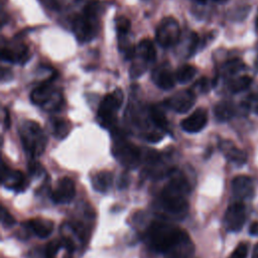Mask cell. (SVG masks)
<instances>
[{
	"mask_svg": "<svg viewBox=\"0 0 258 258\" xmlns=\"http://www.w3.org/2000/svg\"><path fill=\"white\" fill-rule=\"evenodd\" d=\"M115 26H116V30L118 32V35L119 36H124V35H127L130 32L131 23H130V20L127 17L119 16V17L116 18Z\"/></svg>",
	"mask_w": 258,
	"mask_h": 258,
	"instance_id": "484cf974",
	"label": "cell"
},
{
	"mask_svg": "<svg viewBox=\"0 0 258 258\" xmlns=\"http://www.w3.org/2000/svg\"><path fill=\"white\" fill-rule=\"evenodd\" d=\"M50 125L52 129V134L57 139H63L70 133L71 124L69 121L62 118H52L50 120Z\"/></svg>",
	"mask_w": 258,
	"mask_h": 258,
	"instance_id": "7402d4cb",
	"label": "cell"
},
{
	"mask_svg": "<svg viewBox=\"0 0 258 258\" xmlns=\"http://www.w3.org/2000/svg\"><path fill=\"white\" fill-rule=\"evenodd\" d=\"M76 195L75 182L70 177H61L51 192V199L57 204L70 203Z\"/></svg>",
	"mask_w": 258,
	"mask_h": 258,
	"instance_id": "5bb4252c",
	"label": "cell"
},
{
	"mask_svg": "<svg viewBox=\"0 0 258 258\" xmlns=\"http://www.w3.org/2000/svg\"><path fill=\"white\" fill-rule=\"evenodd\" d=\"M252 258H258V244H256L253 248L252 252Z\"/></svg>",
	"mask_w": 258,
	"mask_h": 258,
	"instance_id": "8d00e7d4",
	"label": "cell"
},
{
	"mask_svg": "<svg viewBox=\"0 0 258 258\" xmlns=\"http://www.w3.org/2000/svg\"><path fill=\"white\" fill-rule=\"evenodd\" d=\"M101 12V3L93 0L87 3L82 12L75 17L73 31L79 42L86 43L96 37L100 28Z\"/></svg>",
	"mask_w": 258,
	"mask_h": 258,
	"instance_id": "3957f363",
	"label": "cell"
},
{
	"mask_svg": "<svg viewBox=\"0 0 258 258\" xmlns=\"http://www.w3.org/2000/svg\"><path fill=\"white\" fill-rule=\"evenodd\" d=\"M208 123V113L204 108H198L188 117L183 119L180 126L183 131L198 133L203 130Z\"/></svg>",
	"mask_w": 258,
	"mask_h": 258,
	"instance_id": "9a60e30c",
	"label": "cell"
},
{
	"mask_svg": "<svg viewBox=\"0 0 258 258\" xmlns=\"http://www.w3.org/2000/svg\"><path fill=\"white\" fill-rule=\"evenodd\" d=\"M214 113H215L216 118L219 121L225 122L233 117L234 107L232 106V104H230L228 102H221L216 105V107L214 109Z\"/></svg>",
	"mask_w": 258,
	"mask_h": 258,
	"instance_id": "603a6c76",
	"label": "cell"
},
{
	"mask_svg": "<svg viewBox=\"0 0 258 258\" xmlns=\"http://www.w3.org/2000/svg\"><path fill=\"white\" fill-rule=\"evenodd\" d=\"M246 220L245 206L241 202L230 205L224 216V224L227 230L231 232L240 231Z\"/></svg>",
	"mask_w": 258,
	"mask_h": 258,
	"instance_id": "30bf717a",
	"label": "cell"
},
{
	"mask_svg": "<svg viewBox=\"0 0 258 258\" xmlns=\"http://www.w3.org/2000/svg\"><path fill=\"white\" fill-rule=\"evenodd\" d=\"M30 57V51L24 43H12L7 46H3L1 49V58L10 62L24 63Z\"/></svg>",
	"mask_w": 258,
	"mask_h": 258,
	"instance_id": "7c38bea8",
	"label": "cell"
},
{
	"mask_svg": "<svg viewBox=\"0 0 258 258\" xmlns=\"http://www.w3.org/2000/svg\"><path fill=\"white\" fill-rule=\"evenodd\" d=\"M1 223L5 227H12L16 223L14 217L8 212L5 207L1 208Z\"/></svg>",
	"mask_w": 258,
	"mask_h": 258,
	"instance_id": "83f0119b",
	"label": "cell"
},
{
	"mask_svg": "<svg viewBox=\"0 0 258 258\" xmlns=\"http://www.w3.org/2000/svg\"><path fill=\"white\" fill-rule=\"evenodd\" d=\"M26 226L39 238L44 239L47 238L52 230H53V224L49 220H44V219H32L29 220L26 224Z\"/></svg>",
	"mask_w": 258,
	"mask_h": 258,
	"instance_id": "d6986e66",
	"label": "cell"
},
{
	"mask_svg": "<svg viewBox=\"0 0 258 258\" xmlns=\"http://www.w3.org/2000/svg\"><path fill=\"white\" fill-rule=\"evenodd\" d=\"M214 1H216V2H218V3H224V2H226L227 0H214Z\"/></svg>",
	"mask_w": 258,
	"mask_h": 258,
	"instance_id": "f35d334b",
	"label": "cell"
},
{
	"mask_svg": "<svg viewBox=\"0 0 258 258\" xmlns=\"http://www.w3.org/2000/svg\"><path fill=\"white\" fill-rule=\"evenodd\" d=\"M249 232L251 235H258V222H254L251 224Z\"/></svg>",
	"mask_w": 258,
	"mask_h": 258,
	"instance_id": "d590c367",
	"label": "cell"
},
{
	"mask_svg": "<svg viewBox=\"0 0 258 258\" xmlns=\"http://www.w3.org/2000/svg\"><path fill=\"white\" fill-rule=\"evenodd\" d=\"M2 183L14 191H23L26 187V180L20 170L10 169L3 163L2 166Z\"/></svg>",
	"mask_w": 258,
	"mask_h": 258,
	"instance_id": "2e32d148",
	"label": "cell"
},
{
	"mask_svg": "<svg viewBox=\"0 0 258 258\" xmlns=\"http://www.w3.org/2000/svg\"><path fill=\"white\" fill-rule=\"evenodd\" d=\"M62 246L61 242L58 241H51L46 247V256H53L56 254L57 250Z\"/></svg>",
	"mask_w": 258,
	"mask_h": 258,
	"instance_id": "f546056e",
	"label": "cell"
},
{
	"mask_svg": "<svg viewBox=\"0 0 258 258\" xmlns=\"http://www.w3.org/2000/svg\"><path fill=\"white\" fill-rule=\"evenodd\" d=\"M231 189L235 198L239 200H246L254 194L253 180L247 175H238L233 178L231 182Z\"/></svg>",
	"mask_w": 258,
	"mask_h": 258,
	"instance_id": "e0dca14e",
	"label": "cell"
},
{
	"mask_svg": "<svg viewBox=\"0 0 258 258\" xmlns=\"http://www.w3.org/2000/svg\"><path fill=\"white\" fill-rule=\"evenodd\" d=\"M248 104L249 107L253 110V112L258 115V96H252L248 100Z\"/></svg>",
	"mask_w": 258,
	"mask_h": 258,
	"instance_id": "d6a6232c",
	"label": "cell"
},
{
	"mask_svg": "<svg viewBox=\"0 0 258 258\" xmlns=\"http://www.w3.org/2000/svg\"><path fill=\"white\" fill-rule=\"evenodd\" d=\"M196 102V94L191 90H181L165 99L164 104L177 113L187 112Z\"/></svg>",
	"mask_w": 258,
	"mask_h": 258,
	"instance_id": "8fae6325",
	"label": "cell"
},
{
	"mask_svg": "<svg viewBox=\"0 0 258 258\" xmlns=\"http://www.w3.org/2000/svg\"><path fill=\"white\" fill-rule=\"evenodd\" d=\"M44 7L50 10H58L61 6L60 0H38Z\"/></svg>",
	"mask_w": 258,
	"mask_h": 258,
	"instance_id": "4dcf8cb0",
	"label": "cell"
},
{
	"mask_svg": "<svg viewBox=\"0 0 258 258\" xmlns=\"http://www.w3.org/2000/svg\"><path fill=\"white\" fill-rule=\"evenodd\" d=\"M146 239L153 251L166 254L169 258H184L187 252L192 251L186 233L166 222L151 223L146 232Z\"/></svg>",
	"mask_w": 258,
	"mask_h": 258,
	"instance_id": "6da1fadb",
	"label": "cell"
},
{
	"mask_svg": "<svg viewBox=\"0 0 258 258\" xmlns=\"http://www.w3.org/2000/svg\"><path fill=\"white\" fill-rule=\"evenodd\" d=\"M19 136L24 151L31 157L39 156L46 145V135L42 128L32 120H25L19 126Z\"/></svg>",
	"mask_w": 258,
	"mask_h": 258,
	"instance_id": "5b68a950",
	"label": "cell"
},
{
	"mask_svg": "<svg viewBox=\"0 0 258 258\" xmlns=\"http://www.w3.org/2000/svg\"><path fill=\"white\" fill-rule=\"evenodd\" d=\"M51 80L49 79L36 87L30 94V100L34 105L40 106L44 110L56 111L62 106L63 98L53 87Z\"/></svg>",
	"mask_w": 258,
	"mask_h": 258,
	"instance_id": "8992f818",
	"label": "cell"
},
{
	"mask_svg": "<svg viewBox=\"0 0 258 258\" xmlns=\"http://www.w3.org/2000/svg\"><path fill=\"white\" fill-rule=\"evenodd\" d=\"M149 120L160 131L164 132L168 129V123L163 112L156 106H150L148 109Z\"/></svg>",
	"mask_w": 258,
	"mask_h": 258,
	"instance_id": "44dd1931",
	"label": "cell"
},
{
	"mask_svg": "<svg viewBox=\"0 0 258 258\" xmlns=\"http://www.w3.org/2000/svg\"><path fill=\"white\" fill-rule=\"evenodd\" d=\"M248 253V246L245 243H240L232 252L229 258H246Z\"/></svg>",
	"mask_w": 258,
	"mask_h": 258,
	"instance_id": "f1b7e54d",
	"label": "cell"
},
{
	"mask_svg": "<svg viewBox=\"0 0 258 258\" xmlns=\"http://www.w3.org/2000/svg\"><path fill=\"white\" fill-rule=\"evenodd\" d=\"M181 30L174 17L167 16L162 18L155 30L157 43L162 47H170L176 44L180 38Z\"/></svg>",
	"mask_w": 258,
	"mask_h": 258,
	"instance_id": "9c48e42d",
	"label": "cell"
},
{
	"mask_svg": "<svg viewBox=\"0 0 258 258\" xmlns=\"http://www.w3.org/2000/svg\"><path fill=\"white\" fill-rule=\"evenodd\" d=\"M220 149L230 162H233L237 165H242L247 160L246 153L242 149L238 148L232 141H229V140L221 141Z\"/></svg>",
	"mask_w": 258,
	"mask_h": 258,
	"instance_id": "ac0fdd59",
	"label": "cell"
},
{
	"mask_svg": "<svg viewBox=\"0 0 258 258\" xmlns=\"http://www.w3.org/2000/svg\"><path fill=\"white\" fill-rule=\"evenodd\" d=\"M3 116H4V121H3V126H4V128L5 129H8L9 127H10V114H9V111L6 109V108H4L3 109Z\"/></svg>",
	"mask_w": 258,
	"mask_h": 258,
	"instance_id": "836d02e7",
	"label": "cell"
},
{
	"mask_svg": "<svg viewBox=\"0 0 258 258\" xmlns=\"http://www.w3.org/2000/svg\"><path fill=\"white\" fill-rule=\"evenodd\" d=\"M197 74V69L191 64H182L175 72V80L180 84L189 82Z\"/></svg>",
	"mask_w": 258,
	"mask_h": 258,
	"instance_id": "cb8c5ba5",
	"label": "cell"
},
{
	"mask_svg": "<svg viewBox=\"0 0 258 258\" xmlns=\"http://www.w3.org/2000/svg\"><path fill=\"white\" fill-rule=\"evenodd\" d=\"M46 258H54L53 256H46Z\"/></svg>",
	"mask_w": 258,
	"mask_h": 258,
	"instance_id": "ab89813d",
	"label": "cell"
},
{
	"mask_svg": "<svg viewBox=\"0 0 258 258\" xmlns=\"http://www.w3.org/2000/svg\"><path fill=\"white\" fill-rule=\"evenodd\" d=\"M252 79L249 76H241L229 83V89L233 93H240L250 87Z\"/></svg>",
	"mask_w": 258,
	"mask_h": 258,
	"instance_id": "d4e9b609",
	"label": "cell"
},
{
	"mask_svg": "<svg viewBox=\"0 0 258 258\" xmlns=\"http://www.w3.org/2000/svg\"><path fill=\"white\" fill-rule=\"evenodd\" d=\"M243 68H244V64L240 59H232L223 66L222 72L226 76H229V75L231 76V75H234V74L238 73L239 71L243 70Z\"/></svg>",
	"mask_w": 258,
	"mask_h": 258,
	"instance_id": "4316f807",
	"label": "cell"
},
{
	"mask_svg": "<svg viewBox=\"0 0 258 258\" xmlns=\"http://www.w3.org/2000/svg\"><path fill=\"white\" fill-rule=\"evenodd\" d=\"M128 185V178L127 175L123 174L122 176H120L119 181H118V187L119 188H125Z\"/></svg>",
	"mask_w": 258,
	"mask_h": 258,
	"instance_id": "e575fe53",
	"label": "cell"
},
{
	"mask_svg": "<svg viewBox=\"0 0 258 258\" xmlns=\"http://www.w3.org/2000/svg\"><path fill=\"white\" fill-rule=\"evenodd\" d=\"M152 81L153 83L162 90H170L175 84V74L170 70V66L166 62L160 63L155 67L152 71Z\"/></svg>",
	"mask_w": 258,
	"mask_h": 258,
	"instance_id": "4fadbf2b",
	"label": "cell"
},
{
	"mask_svg": "<svg viewBox=\"0 0 258 258\" xmlns=\"http://www.w3.org/2000/svg\"><path fill=\"white\" fill-rule=\"evenodd\" d=\"M192 1H195V2H197L199 4H205L207 2V0H192Z\"/></svg>",
	"mask_w": 258,
	"mask_h": 258,
	"instance_id": "74e56055",
	"label": "cell"
},
{
	"mask_svg": "<svg viewBox=\"0 0 258 258\" xmlns=\"http://www.w3.org/2000/svg\"><path fill=\"white\" fill-rule=\"evenodd\" d=\"M156 58V50L150 39H142L136 46L133 62L130 68L131 78L140 77L147 69L148 64Z\"/></svg>",
	"mask_w": 258,
	"mask_h": 258,
	"instance_id": "ba28073f",
	"label": "cell"
},
{
	"mask_svg": "<svg viewBox=\"0 0 258 258\" xmlns=\"http://www.w3.org/2000/svg\"><path fill=\"white\" fill-rule=\"evenodd\" d=\"M195 88L200 92H208L210 90V81L207 78H202L195 83Z\"/></svg>",
	"mask_w": 258,
	"mask_h": 258,
	"instance_id": "1f68e13d",
	"label": "cell"
},
{
	"mask_svg": "<svg viewBox=\"0 0 258 258\" xmlns=\"http://www.w3.org/2000/svg\"><path fill=\"white\" fill-rule=\"evenodd\" d=\"M123 92L120 89H115L107 94L101 101L97 111V120L103 127H112L116 122V115L123 103Z\"/></svg>",
	"mask_w": 258,
	"mask_h": 258,
	"instance_id": "52a82bcc",
	"label": "cell"
},
{
	"mask_svg": "<svg viewBox=\"0 0 258 258\" xmlns=\"http://www.w3.org/2000/svg\"><path fill=\"white\" fill-rule=\"evenodd\" d=\"M113 146L112 153L114 157L126 168H136L142 161L141 150L132 142H130L126 135L118 129L113 131Z\"/></svg>",
	"mask_w": 258,
	"mask_h": 258,
	"instance_id": "277c9868",
	"label": "cell"
},
{
	"mask_svg": "<svg viewBox=\"0 0 258 258\" xmlns=\"http://www.w3.org/2000/svg\"><path fill=\"white\" fill-rule=\"evenodd\" d=\"M113 183V175L110 171L103 170L97 172L92 178V184L95 190L106 192L109 190Z\"/></svg>",
	"mask_w": 258,
	"mask_h": 258,
	"instance_id": "ffe728a7",
	"label": "cell"
},
{
	"mask_svg": "<svg viewBox=\"0 0 258 258\" xmlns=\"http://www.w3.org/2000/svg\"><path fill=\"white\" fill-rule=\"evenodd\" d=\"M190 186L185 177L180 173H171L169 181L165 184L160 195V206L168 214L181 217L188 209L185 195Z\"/></svg>",
	"mask_w": 258,
	"mask_h": 258,
	"instance_id": "7a4b0ae2",
	"label": "cell"
}]
</instances>
